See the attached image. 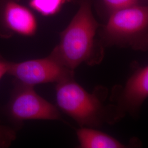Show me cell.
<instances>
[{
	"instance_id": "obj_1",
	"label": "cell",
	"mask_w": 148,
	"mask_h": 148,
	"mask_svg": "<svg viewBox=\"0 0 148 148\" xmlns=\"http://www.w3.org/2000/svg\"><path fill=\"white\" fill-rule=\"evenodd\" d=\"M56 95L59 110L71 117L81 127L98 128L114 125L124 116L113 103L106 104L108 89L96 86L88 92L74 78L56 84Z\"/></svg>"
},
{
	"instance_id": "obj_2",
	"label": "cell",
	"mask_w": 148,
	"mask_h": 148,
	"mask_svg": "<svg viewBox=\"0 0 148 148\" xmlns=\"http://www.w3.org/2000/svg\"><path fill=\"white\" fill-rule=\"evenodd\" d=\"M92 14L90 0H82L74 18L60 34V42L51 54L65 68L75 71L82 64L94 66L102 62L104 52L97 45L99 27Z\"/></svg>"
},
{
	"instance_id": "obj_3",
	"label": "cell",
	"mask_w": 148,
	"mask_h": 148,
	"mask_svg": "<svg viewBox=\"0 0 148 148\" xmlns=\"http://www.w3.org/2000/svg\"><path fill=\"white\" fill-rule=\"evenodd\" d=\"M148 8L136 5L113 11L101 32L106 46L146 51L148 45Z\"/></svg>"
},
{
	"instance_id": "obj_4",
	"label": "cell",
	"mask_w": 148,
	"mask_h": 148,
	"mask_svg": "<svg viewBox=\"0 0 148 148\" xmlns=\"http://www.w3.org/2000/svg\"><path fill=\"white\" fill-rule=\"evenodd\" d=\"M11 120L21 125L27 120H60L57 106L46 100L34 90V87L16 82L7 106Z\"/></svg>"
},
{
	"instance_id": "obj_5",
	"label": "cell",
	"mask_w": 148,
	"mask_h": 148,
	"mask_svg": "<svg viewBox=\"0 0 148 148\" xmlns=\"http://www.w3.org/2000/svg\"><path fill=\"white\" fill-rule=\"evenodd\" d=\"M8 74L14 77L16 82L34 87L74 78L75 72L64 66L50 53L42 58L12 63Z\"/></svg>"
},
{
	"instance_id": "obj_6",
	"label": "cell",
	"mask_w": 148,
	"mask_h": 148,
	"mask_svg": "<svg viewBox=\"0 0 148 148\" xmlns=\"http://www.w3.org/2000/svg\"><path fill=\"white\" fill-rule=\"evenodd\" d=\"M148 97V65L136 63L125 85L112 88L110 101L124 116L129 114L137 117Z\"/></svg>"
},
{
	"instance_id": "obj_7",
	"label": "cell",
	"mask_w": 148,
	"mask_h": 148,
	"mask_svg": "<svg viewBox=\"0 0 148 148\" xmlns=\"http://www.w3.org/2000/svg\"><path fill=\"white\" fill-rule=\"evenodd\" d=\"M16 0H8L3 10L2 25L5 32L32 36L37 31L35 16L25 7L16 3Z\"/></svg>"
},
{
	"instance_id": "obj_8",
	"label": "cell",
	"mask_w": 148,
	"mask_h": 148,
	"mask_svg": "<svg viewBox=\"0 0 148 148\" xmlns=\"http://www.w3.org/2000/svg\"><path fill=\"white\" fill-rule=\"evenodd\" d=\"M81 148H126L129 145L92 127H81L76 131Z\"/></svg>"
},
{
	"instance_id": "obj_9",
	"label": "cell",
	"mask_w": 148,
	"mask_h": 148,
	"mask_svg": "<svg viewBox=\"0 0 148 148\" xmlns=\"http://www.w3.org/2000/svg\"><path fill=\"white\" fill-rule=\"evenodd\" d=\"M71 0H30L32 8L44 16L54 15L61 10L63 5Z\"/></svg>"
},
{
	"instance_id": "obj_10",
	"label": "cell",
	"mask_w": 148,
	"mask_h": 148,
	"mask_svg": "<svg viewBox=\"0 0 148 148\" xmlns=\"http://www.w3.org/2000/svg\"><path fill=\"white\" fill-rule=\"evenodd\" d=\"M16 139L13 129L0 125V148H8Z\"/></svg>"
},
{
	"instance_id": "obj_11",
	"label": "cell",
	"mask_w": 148,
	"mask_h": 148,
	"mask_svg": "<svg viewBox=\"0 0 148 148\" xmlns=\"http://www.w3.org/2000/svg\"><path fill=\"white\" fill-rule=\"evenodd\" d=\"M107 8L112 12L137 5L139 0H103Z\"/></svg>"
},
{
	"instance_id": "obj_12",
	"label": "cell",
	"mask_w": 148,
	"mask_h": 148,
	"mask_svg": "<svg viewBox=\"0 0 148 148\" xmlns=\"http://www.w3.org/2000/svg\"><path fill=\"white\" fill-rule=\"evenodd\" d=\"M11 63V62L0 58V79L5 74H8Z\"/></svg>"
}]
</instances>
